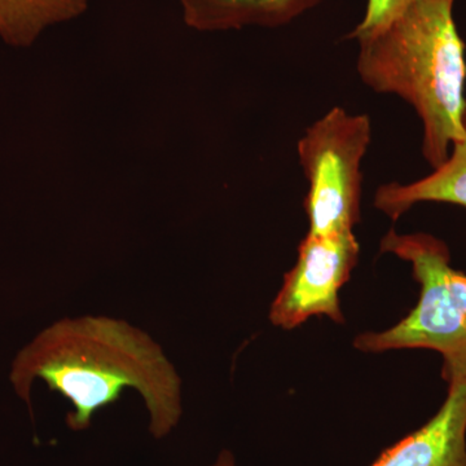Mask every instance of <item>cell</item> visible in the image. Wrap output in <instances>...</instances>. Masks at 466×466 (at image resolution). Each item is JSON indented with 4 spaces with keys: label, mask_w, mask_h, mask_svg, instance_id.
I'll list each match as a JSON object with an SVG mask.
<instances>
[{
    "label": "cell",
    "mask_w": 466,
    "mask_h": 466,
    "mask_svg": "<svg viewBox=\"0 0 466 466\" xmlns=\"http://www.w3.org/2000/svg\"><path fill=\"white\" fill-rule=\"evenodd\" d=\"M9 380L30 410L35 380L66 397L75 407L66 424L76 431L127 388L142 395L157 440L182 417V381L173 364L149 334L118 319L88 315L51 324L18 352Z\"/></svg>",
    "instance_id": "obj_1"
},
{
    "label": "cell",
    "mask_w": 466,
    "mask_h": 466,
    "mask_svg": "<svg viewBox=\"0 0 466 466\" xmlns=\"http://www.w3.org/2000/svg\"><path fill=\"white\" fill-rule=\"evenodd\" d=\"M90 0H0V38L30 47L47 27L85 14Z\"/></svg>",
    "instance_id": "obj_9"
},
{
    "label": "cell",
    "mask_w": 466,
    "mask_h": 466,
    "mask_svg": "<svg viewBox=\"0 0 466 466\" xmlns=\"http://www.w3.org/2000/svg\"><path fill=\"white\" fill-rule=\"evenodd\" d=\"M453 5L413 0L381 29L355 39L361 82L412 106L421 121L422 156L433 168L465 135V45Z\"/></svg>",
    "instance_id": "obj_2"
},
{
    "label": "cell",
    "mask_w": 466,
    "mask_h": 466,
    "mask_svg": "<svg viewBox=\"0 0 466 466\" xmlns=\"http://www.w3.org/2000/svg\"><path fill=\"white\" fill-rule=\"evenodd\" d=\"M321 0H180L183 20L198 32L288 25Z\"/></svg>",
    "instance_id": "obj_7"
},
{
    "label": "cell",
    "mask_w": 466,
    "mask_h": 466,
    "mask_svg": "<svg viewBox=\"0 0 466 466\" xmlns=\"http://www.w3.org/2000/svg\"><path fill=\"white\" fill-rule=\"evenodd\" d=\"M412 2L413 0H368L364 17L349 34L348 38L355 41L360 36L381 29Z\"/></svg>",
    "instance_id": "obj_10"
},
{
    "label": "cell",
    "mask_w": 466,
    "mask_h": 466,
    "mask_svg": "<svg viewBox=\"0 0 466 466\" xmlns=\"http://www.w3.org/2000/svg\"><path fill=\"white\" fill-rule=\"evenodd\" d=\"M465 135L453 143L449 157L433 173L412 183L382 184L375 195V207L392 220L421 202H441L466 208V106Z\"/></svg>",
    "instance_id": "obj_8"
},
{
    "label": "cell",
    "mask_w": 466,
    "mask_h": 466,
    "mask_svg": "<svg viewBox=\"0 0 466 466\" xmlns=\"http://www.w3.org/2000/svg\"><path fill=\"white\" fill-rule=\"evenodd\" d=\"M381 250L412 266L419 302L390 329L359 334L355 348L370 354L431 350L443 358L447 383L466 382V274L451 266L449 247L429 233L391 229L383 236Z\"/></svg>",
    "instance_id": "obj_3"
},
{
    "label": "cell",
    "mask_w": 466,
    "mask_h": 466,
    "mask_svg": "<svg viewBox=\"0 0 466 466\" xmlns=\"http://www.w3.org/2000/svg\"><path fill=\"white\" fill-rule=\"evenodd\" d=\"M354 231L308 233L299 247L296 265L285 275L283 287L269 309L276 327L293 329L311 317L345 321L339 290L348 283L359 258Z\"/></svg>",
    "instance_id": "obj_5"
},
{
    "label": "cell",
    "mask_w": 466,
    "mask_h": 466,
    "mask_svg": "<svg viewBox=\"0 0 466 466\" xmlns=\"http://www.w3.org/2000/svg\"><path fill=\"white\" fill-rule=\"evenodd\" d=\"M447 385L440 410L370 466H466V382Z\"/></svg>",
    "instance_id": "obj_6"
},
{
    "label": "cell",
    "mask_w": 466,
    "mask_h": 466,
    "mask_svg": "<svg viewBox=\"0 0 466 466\" xmlns=\"http://www.w3.org/2000/svg\"><path fill=\"white\" fill-rule=\"evenodd\" d=\"M211 466H236L231 451L223 450L218 456L216 462Z\"/></svg>",
    "instance_id": "obj_11"
},
{
    "label": "cell",
    "mask_w": 466,
    "mask_h": 466,
    "mask_svg": "<svg viewBox=\"0 0 466 466\" xmlns=\"http://www.w3.org/2000/svg\"><path fill=\"white\" fill-rule=\"evenodd\" d=\"M370 140V116L341 106L325 113L300 137L297 155L309 183V233L354 231L360 219L361 164Z\"/></svg>",
    "instance_id": "obj_4"
}]
</instances>
